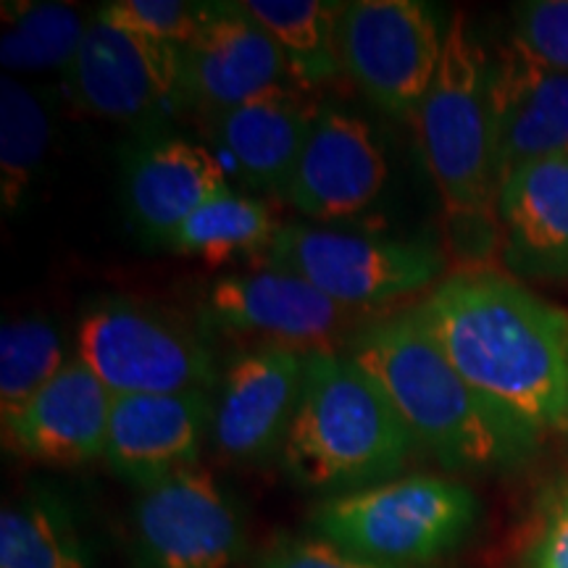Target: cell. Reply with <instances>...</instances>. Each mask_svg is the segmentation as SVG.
I'll return each instance as SVG.
<instances>
[{"instance_id": "obj_26", "label": "cell", "mask_w": 568, "mask_h": 568, "mask_svg": "<svg viewBox=\"0 0 568 568\" xmlns=\"http://www.w3.org/2000/svg\"><path fill=\"white\" fill-rule=\"evenodd\" d=\"M0 568H88V560L63 510L27 497L0 516Z\"/></svg>"}, {"instance_id": "obj_10", "label": "cell", "mask_w": 568, "mask_h": 568, "mask_svg": "<svg viewBox=\"0 0 568 568\" xmlns=\"http://www.w3.org/2000/svg\"><path fill=\"white\" fill-rule=\"evenodd\" d=\"M130 524L134 568H232L245 548L237 506L197 466L142 489Z\"/></svg>"}, {"instance_id": "obj_3", "label": "cell", "mask_w": 568, "mask_h": 568, "mask_svg": "<svg viewBox=\"0 0 568 568\" xmlns=\"http://www.w3.org/2000/svg\"><path fill=\"white\" fill-rule=\"evenodd\" d=\"M410 122L443 201L453 245L471 261L468 268L485 266L500 245L489 55L466 13H456L447 24L435 82Z\"/></svg>"}, {"instance_id": "obj_1", "label": "cell", "mask_w": 568, "mask_h": 568, "mask_svg": "<svg viewBox=\"0 0 568 568\" xmlns=\"http://www.w3.org/2000/svg\"><path fill=\"white\" fill-rule=\"evenodd\" d=\"M474 389L537 435L568 418V314L497 268H458L410 308Z\"/></svg>"}, {"instance_id": "obj_14", "label": "cell", "mask_w": 568, "mask_h": 568, "mask_svg": "<svg viewBox=\"0 0 568 568\" xmlns=\"http://www.w3.org/2000/svg\"><path fill=\"white\" fill-rule=\"evenodd\" d=\"M282 88L297 84L272 34L240 3H213L209 21L182 48V101L211 119Z\"/></svg>"}, {"instance_id": "obj_13", "label": "cell", "mask_w": 568, "mask_h": 568, "mask_svg": "<svg viewBox=\"0 0 568 568\" xmlns=\"http://www.w3.org/2000/svg\"><path fill=\"white\" fill-rule=\"evenodd\" d=\"M489 122L500 190L527 163L568 151V74L510 34L489 59Z\"/></svg>"}, {"instance_id": "obj_7", "label": "cell", "mask_w": 568, "mask_h": 568, "mask_svg": "<svg viewBox=\"0 0 568 568\" xmlns=\"http://www.w3.org/2000/svg\"><path fill=\"white\" fill-rule=\"evenodd\" d=\"M264 261L366 316L432 290L445 274L443 251L426 237H379L314 224H282Z\"/></svg>"}, {"instance_id": "obj_30", "label": "cell", "mask_w": 568, "mask_h": 568, "mask_svg": "<svg viewBox=\"0 0 568 568\" xmlns=\"http://www.w3.org/2000/svg\"><path fill=\"white\" fill-rule=\"evenodd\" d=\"M258 568H397L374 564V560L351 556L326 539L287 537L280 539L272 550L261 558Z\"/></svg>"}, {"instance_id": "obj_17", "label": "cell", "mask_w": 568, "mask_h": 568, "mask_svg": "<svg viewBox=\"0 0 568 568\" xmlns=\"http://www.w3.org/2000/svg\"><path fill=\"white\" fill-rule=\"evenodd\" d=\"M503 266L524 280H568V151L527 163L497 190Z\"/></svg>"}, {"instance_id": "obj_16", "label": "cell", "mask_w": 568, "mask_h": 568, "mask_svg": "<svg viewBox=\"0 0 568 568\" xmlns=\"http://www.w3.org/2000/svg\"><path fill=\"white\" fill-rule=\"evenodd\" d=\"M211 424V393L113 397L103 460L119 479L151 489L197 466Z\"/></svg>"}, {"instance_id": "obj_22", "label": "cell", "mask_w": 568, "mask_h": 568, "mask_svg": "<svg viewBox=\"0 0 568 568\" xmlns=\"http://www.w3.org/2000/svg\"><path fill=\"white\" fill-rule=\"evenodd\" d=\"M280 226V219L266 203L230 190L203 203L187 222L169 234L161 247L180 255H195L216 266L243 255H266Z\"/></svg>"}, {"instance_id": "obj_19", "label": "cell", "mask_w": 568, "mask_h": 568, "mask_svg": "<svg viewBox=\"0 0 568 568\" xmlns=\"http://www.w3.org/2000/svg\"><path fill=\"white\" fill-rule=\"evenodd\" d=\"M113 395L82 364L69 358L59 376L3 422L9 443L48 466H82L105 456Z\"/></svg>"}, {"instance_id": "obj_18", "label": "cell", "mask_w": 568, "mask_h": 568, "mask_svg": "<svg viewBox=\"0 0 568 568\" xmlns=\"http://www.w3.org/2000/svg\"><path fill=\"white\" fill-rule=\"evenodd\" d=\"M230 190V172L219 155L187 138L145 142L124 166L126 216L148 243L159 247L203 203Z\"/></svg>"}, {"instance_id": "obj_28", "label": "cell", "mask_w": 568, "mask_h": 568, "mask_svg": "<svg viewBox=\"0 0 568 568\" xmlns=\"http://www.w3.org/2000/svg\"><path fill=\"white\" fill-rule=\"evenodd\" d=\"M514 38L531 55L568 74V0H529L514 9Z\"/></svg>"}, {"instance_id": "obj_24", "label": "cell", "mask_w": 568, "mask_h": 568, "mask_svg": "<svg viewBox=\"0 0 568 568\" xmlns=\"http://www.w3.org/2000/svg\"><path fill=\"white\" fill-rule=\"evenodd\" d=\"M51 142V116L34 92L3 77L0 80V190L6 211H17L30 193L34 174Z\"/></svg>"}, {"instance_id": "obj_21", "label": "cell", "mask_w": 568, "mask_h": 568, "mask_svg": "<svg viewBox=\"0 0 568 568\" xmlns=\"http://www.w3.org/2000/svg\"><path fill=\"white\" fill-rule=\"evenodd\" d=\"M240 6L272 34L301 90L324 88L345 71L339 59L343 6L324 0H245Z\"/></svg>"}, {"instance_id": "obj_25", "label": "cell", "mask_w": 568, "mask_h": 568, "mask_svg": "<svg viewBox=\"0 0 568 568\" xmlns=\"http://www.w3.org/2000/svg\"><path fill=\"white\" fill-rule=\"evenodd\" d=\"M63 339L51 322L13 318L0 329V416L9 422L67 366Z\"/></svg>"}, {"instance_id": "obj_20", "label": "cell", "mask_w": 568, "mask_h": 568, "mask_svg": "<svg viewBox=\"0 0 568 568\" xmlns=\"http://www.w3.org/2000/svg\"><path fill=\"white\" fill-rule=\"evenodd\" d=\"M314 116L301 90L282 88L211 116L209 132L245 187L284 195Z\"/></svg>"}, {"instance_id": "obj_12", "label": "cell", "mask_w": 568, "mask_h": 568, "mask_svg": "<svg viewBox=\"0 0 568 568\" xmlns=\"http://www.w3.org/2000/svg\"><path fill=\"white\" fill-rule=\"evenodd\" d=\"M305 358L282 345H253L224 368L213 403L211 439L232 464H258L282 453L301 400Z\"/></svg>"}, {"instance_id": "obj_29", "label": "cell", "mask_w": 568, "mask_h": 568, "mask_svg": "<svg viewBox=\"0 0 568 568\" xmlns=\"http://www.w3.org/2000/svg\"><path fill=\"white\" fill-rule=\"evenodd\" d=\"M524 568H568V479L545 495L524 550Z\"/></svg>"}, {"instance_id": "obj_27", "label": "cell", "mask_w": 568, "mask_h": 568, "mask_svg": "<svg viewBox=\"0 0 568 568\" xmlns=\"http://www.w3.org/2000/svg\"><path fill=\"white\" fill-rule=\"evenodd\" d=\"M113 17L138 27L151 38L184 48L209 21L213 3H180V0H116L105 6Z\"/></svg>"}, {"instance_id": "obj_11", "label": "cell", "mask_w": 568, "mask_h": 568, "mask_svg": "<svg viewBox=\"0 0 568 568\" xmlns=\"http://www.w3.org/2000/svg\"><path fill=\"white\" fill-rule=\"evenodd\" d=\"M69 82L82 109L95 116L140 122L182 98V48L140 32L103 6L90 19Z\"/></svg>"}, {"instance_id": "obj_2", "label": "cell", "mask_w": 568, "mask_h": 568, "mask_svg": "<svg viewBox=\"0 0 568 568\" xmlns=\"http://www.w3.org/2000/svg\"><path fill=\"white\" fill-rule=\"evenodd\" d=\"M347 355L379 382L416 445L450 471H500L537 450V432L468 385L414 311L366 322Z\"/></svg>"}, {"instance_id": "obj_15", "label": "cell", "mask_w": 568, "mask_h": 568, "mask_svg": "<svg viewBox=\"0 0 568 568\" xmlns=\"http://www.w3.org/2000/svg\"><path fill=\"white\" fill-rule=\"evenodd\" d=\"M387 182V159L374 126L353 113L318 109L284 197L314 222L366 211Z\"/></svg>"}, {"instance_id": "obj_4", "label": "cell", "mask_w": 568, "mask_h": 568, "mask_svg": "<svg viewBox=\"0 0 568 568\" xmlns=\"http://www.w3.org/2000/svg\"><path fill=\"white\" fill-rule=\"evenodd\" d=\"M416 447L385 389L351 355L305 358L301 400L282 447V464L297 487L345 495L385 485Z\"/></svg>"}, {"instance_id": "obj_23", "label": "cell", "mask_w": 568, "mask_h": 568, "mask_svg": "<svg viewBox=\"0 0 568 568\" xmlns=\"http://www.w3.org/2000/svg\"><path fill=\"white\" fill-rule=\"evenodd\" d=\"M0 61L9 71H67L74 67L90 21L67 3H24L3 13Z\"/></svg>"}, {"instance_id": "obj_5", "label": "cell", "mask_w": 568, "mask_h": 568, "mask_svg": "<svg viewBox=\"0 0 568 568\" xmlns=\"http://www.w3.org/2000/svg\"><path fill=\"white\" fill-rule=\"evenodd\" d=\"M479 516L477 495L456 479H389L329 497L311 514L318 537L374 564H429L456 550Z\"/></svg>"}, {"instance_id": "obj_6", "label": "cell", "mask_w": 568, "mask_h": 568, "mask_svg": "<svg viewBox=\"0 0 568 568\" xmlns=\"http://www.w3.org/2000/svg\"><path fill=\"white\" fill-rule=\"evenodd\" d=\"M203 332L163 305L111 295L80 318L77 358L113 397L211 393L222 374Z\"/></svg>"}, {"instance_id": "obj_9", "label": "cell", "mask_w": 568, "mask_h": 568, "mask_svg": "<svg viewBox=\"0 0 568 568\" xmlns=\"http://www.w3.org/2000/svg\"><path fill=\"white\" fill-rule=\"evenodd\" d=\"M203 329L245 337L255 345H282L311 353H335L372 316L355 314L318 293L301 276L264 266L226 274L205 287L197 305Z\"/></svg>"}, {"instance_id": "obj_8", "label": "cell", "mask_w": 568, "mask_h": 568, "mask_svg": "<svg viewBox=\"0 0 568 568\" xmlns=\"http://www.w3.org/2000/svg\"><path fill=\"white\" fill-rule=\"evenodd\" d=\"M445 30L418 0H358L339 13V59L376 109L414 119L443 61Z\"/></svg>"}, {"instance_id": "obj_31", "label": "cell", "mask_w": 568, "mask_h": 568, "mask_svg": "<svg viewBox=\"0 0 568 568\" xmlns=\"http://www.w3.org/2000/svg\"><path fill=\"white\" fill-rule=\"evenodd\" d=\"M566 429H568V418H566Z\"/></svg>"}]
</instances>
